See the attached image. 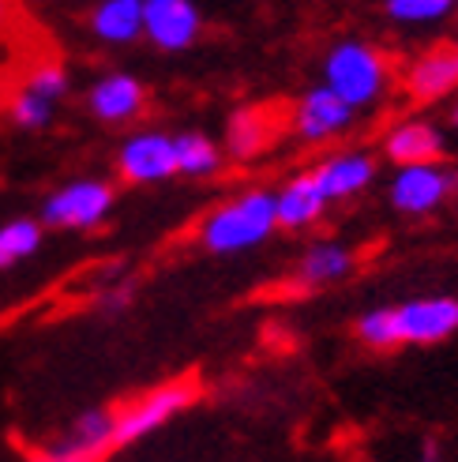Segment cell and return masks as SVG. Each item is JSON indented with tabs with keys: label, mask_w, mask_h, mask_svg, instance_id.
I'll use <instances>...</instances> for the list:
<instances>
[{
	"label": "cell",
	"mask_w": 458,
	"mask_h": 462,
	"mask_svg": "<svg viewBox=\"0 0 458 462\" xmlns=\"http://www.w3.org/2000/svg\"><path fill=\"white\" fill-rule=\"evenodd\" d=\"M279 229V211H274L270 189H248L234 199L218 203L215 211L199 222V245L215 256H237L263 245Z\"/></svg>",
	"instance_id": "6da1fadb"
},
{
	"label": "cell",
	"mask_w": 458,
	"mask_h": 462,
	"mask_svg": "<svg viewBox=\"0 0 458 462\" xmlns=\"http://www.w3.org/2000/svg\"><path fill=\"white\" fill-rule=\"evenodd\" d=\"M387 79H391L387 57L361 38L331 45V53L324 57V87L334 90L350 109L376 106L387 90Z\"/></svg>",
	"instance_id": "7a4b0ae2"
},
{
	"label": "cell",
	"mask_w": 458,
	"mask_h": 462,
	"mask_svg": "<svg viewBox=\"0 0 458 462\" xmlns=\"http://www.w3.org/2000/svg\"><path fill=\"white\" fill-rule=\"evenodd\" d=\"M196 383L192 380H169V383H158L151 391H143L140 399H132L117 410V448L135 444L143 436L158 432L162 425H169L177 413H185L196 402Z\"/></svg>",
	"instance_id": "3957f363"
},
{
	"label": "cell",
	"mask_w": 458,
	"mask_h": 462,
	"mask_svg": "<svg viewBox=\"0 0 458 462\" xmlns=\"http://www.w3.org/2000/svg\"><path fill=\"white\" fill-rule=\"evenodd\" d=\"M113 199H117V192L105 180H68L41 203V222L57 229H95L113 211Z\"/></svg>",
	"instance_id": "277c9868"
},
{
	"label": "cell",
	"mask_w": 458,
	"mask_h": 462,
	"mask_svg": "<svg viewBox=\"0 0 458 462\" xmlns=\"http://www.w3.org/2000/svg\"><path fill=\"white\" fill-rule=\"evenodd\" d=\"M458 192V173L440 166V162H428V166H402L391 177V207L402 215H428L436 207Z\"/></svg>",
	"instance_id": "5b68a950"
},
{
	"label": "cell",
	"mask_w": 458,
	"mask_h": 462,
	"mask_svg": "<svg viewBox=\"0 0 458 462\" xmlns=\"http://www.w3.org/2000/svg\"><path fill=\"white\" fill-rule=\"evenodd\" d=\"M398 346H432L458 331V297H414L395 305Z\"/></svg>",
	"instance_id": "8992f818"
},
{
	"label": "cell",
	"mask_w": 458,
	"mask_h": 462,
	"mask_svg": "<svg viewBox=\"0 0 458 462\" xmlns=\"http://www.w3.org/2000/svg\"><path fill=\"white\" fill-rule=\"evenodd\" d=\"M203 31V15L192 0H143V34L154 50H192Z\"/></svg>",
	"instance_id": "52a82bcc"
},
{
	"label": "cell",
	"mask_w": 458,
	"mask_h": 462,
	"mask_svg": "<svg viewBox=\"0 0 458 462\" xmlns=\"http://www.w3.org/2000/svg\"><path fill=\"white\" fill-rule=\"evenodd\" d=\"M117 170L128 184H158L177 177V147L166 132H135L117 151Z\"/></svg>",
	"instance_id": "ba28073f"
},
{
	"label": "cell",
	"mask_w": 458,
	"mask_h": 462,
	"mask_svg": "<svg viewBox=\"0 0 458 462\" xmlns=\"http://www.w3.org/2000/svg\"><path fill=\"white\" fill-rule=\"evenodd\" d=\"M353 113L357 109H350L334 95V90L312 87V90L301 95V102L293 106L289 125H293V135L301 143H327V140H334V135H342L353 125Z\"/></svg>",
	"instance_id": "9c48e42d"
},
{
	"label": "cell",
	"mask_w": 458,
	"mask_h": 462,
	"mask_svg": "<svg viewBox=\"0 0 458 462\" xmlns=\"http://www.w3.org/2000/svg\"><path fill=\"white\" fill-rule=\"evenodd\" d=\"M87 106L102 125H128V121H135L143 113L147 90L135 76L113 72V76H102L95 87H90Z\"/></svg>",
	"instance_id": "30bf717a"
},
{
	"label": "cell",
	"mask_w": 458,
	"mask_h": 462,
	"mask_svg": "<svg viewBox=\"0 0 458 462\" xmlns=\"http://www.w3.org/2000/svg\"><path fill=\"white\" fill-rule=\"evenodd\" d=\"M308 173L316 180V189L327 196V203H334V199H350V196L369 189L372 177H376V162L361 151H342V154L324 158Z\"/></svg>",
	"instance_id": "8fae6325"
},
{
	"label": "cell",
	"mask_w": 458,
	"mask_h": 462,
	"mask_svg": "<svg viewBox=\"0 0 458 462\" xmlns=\"http://www.w3.org/2000/svg\"><path fill=\"white\" fill-rule=\"evenodd\" d=\"M406 90L417 102H440L451 90H458V57L451 45L425 50L414 64L406 68Z\"/></svg>",
	"instance_id": "7c38bea8"
},
{
	"label": "cell",
	"mask_w": 458,
	"mask_h": 462,
	"mask_svg": "<svg viewBox=\"0 0 458 462\" xmlns=\"http://www.w3.org/2000/svg\"><path fill=\"white\" fill-rule=\"evenodd\" d=\"M383 154L402 166H428L444 154V132L432 121H402L387 132Z\"/></svg>",
	"instance_id": "4fadbf2b"
},
{
	"label": "cell",
	"mask_w": 458,
	"mask_h": 462,
	"mask_svg": "<svg viewBox=\"0 0 458 462\" xmlns=\"http://www.w3.org/2000/svg\"><path fill=\"white\" fill-rule=\"evenodd\" d=\"M327 196L316 189L312 173H297L289 177L279 192H274V211H279L282 229H308L327 215Z\"/></svg>",
	"instance_id": "5bb4252c"
},
{
	"label": "cell",
	"mask_w": 458,
	"mask_h": 462,
	"mask_svg": "<svg viewBox=\"0 0 458 462\" xmlns=\"http://www.w3.org/2000/svg\"><path fill=\"white\" fill-rule=\"evenodd\" d=\"M350 271H353V248H346L342 241H319L297 260L293 282L301 290H319V286H331L338 279H346Z\"/></svg>",
	"instance_id": "9a60e30c"
},
{
	"label": "cell",
	"mask_w": 458,
	"mask_h": 462,
	"mask_svg": "<svg viewBox=\"0 0 458 462\" xmlns=\"http://www.w3.org/2000/svg\"><path fill=\"white\" fill-rule=\"evenodd\" d=\"M279 125H274V113L267 106H248L237 109L225 125V151L234 158H256L270 140Z\"/></svg>",
	"instance_id": "2e32d148"
},
{
	"label": "cell",
	"mask_w": 458,
	"mask_h": 462,
	"mask_svg": "<svg viewBox=\"0 0 458 462\" xmlns=\"http://www.w3.org/2000/svg\"><path fill=\"white\" fill-rule=\"evenodd\" d=\"M60 444L76 448L90 458H105L113 448H117V410H87L68 425L60 436Z\"/></svg>",
	"instance_id": "e0dca14e"
},
{
	"label": "cell",
	"mask_w": 458,
	"mask_h": 462,
	"mask_svg": "<svg viewBox=\"0 0 458 462\" xmlns=\"http://www.w3.org/2000/svg\"><path fill=\"white\" fill-rule=\"evenodd\" d=\"M90 31L105 45H128L143 34V0H102L90 12Z\"/></svg>",
	"instance_id": "ac0fdd59"
},
{
	"label": "cell",
	"mask_w": 458,
	"mask_h": 462,
	"mask_svg": "<svg viewBox=\"0 0 458 462\" xmlns=\"http://www.w3.org/2000/svg\"><path fill=\"white\" fill-rule=\"evenodd\" d=\"M173 147H177V173H185V177H215L222 170V151L203 132L173 135Z\"/></svg>",
	"instance_id": "d6986e66"
},
{
	"label": "cell",
	"mask_w": 458,
	"mask_h": 462,
	"mask_svg": "<svg viewBox=\"0 0 458 462\" xmlns=\"http://www.w3.org/2000/svg\"><path fill=\"white\" fill-rule=\"evenodd\" d=\"M41 245V222L34 218H12L0 226V271H8L23 260H31Z\"/></svg>",
	"instance_id": "ffe728a7"
},
{
	"label": "cell",
	"mask_w": 458,
	"mask_h": 462,
	"mask_svg": "<svg viewBox=\"0 0 458 462\" xmlns=\"http://www.w3.org/2000/svg\"><path fill=\"white\" fill-rule=\"evenodd\" d=\"M353 331L364 346H372V350H395L398 346V328H395V305L387 309H369L361 312Z\"/></svg>",
	"instance_id": "44dd1931"
},
{
	"label": "cell",
	"mask_w": 458,
	"mask_h": 462,
	"mask_svg": "<svg viewBox=\"0 0 458 462\" xmlns=\"http://www.w3.org/2000/svg\"><path fill=\"white\" fill-rule=\"evenodd\" d=\"M23 90H31V95H38V98H45L50 106H57L68 95V72H64V64H57V60L34 64L31 72H27V83H23Z\"/></svg>",
	"instance_id": "7402d4cb"
},
{
	"label": "cell",
	"mask_w": 458,
	"mask_h": 462,
	"mask_svg": "<svg viewBox=\"0 0 458 462\" xmlns=\"http://www.w3.org/2000/svg\"><path fill=\"white\" fill-rule=\"evenodd\" d=\"M8 113H12V121L19 128H27V132H38V128H45V125L53 121V106L45 102V98H38V95H31V90H23V87L12 95Z\"/></svg>",
	"instance_id": "603a6c76"
},
{
	"label": "cell",
	"mask_w": 458,
	"mask_h": 462,
	"mask_svg": "<svg viewBox=\"0 0 458 462\" xmlns=\"http://www.w3.org/2000/svg\"><path fill=\"white\" fill-rule=\"evenodd\" d=\"M383 8L398 23H436L454 12L451 0H387Z\"/></svg>",
	"instance_id": "cb8c5ba5"
},
{
	"label": "cell",
	"mask_w": 458,
	"mask_h": 462,
	"mask_svg": "<svg viewBox=\"0 0 458 462\" xmlns=\"http://www.w3.org/2000/svg\"><path fill=\"white\" fill-rule=\"evenodd\" d=\"M27 462H102V458H90V455L68 448L60 440H50V444H41V448H31Z\"/></svg>",
	"instance_id": "d4e9b609"
},
{
	"label": "cell",
	"mask_w": 458,
	"mask_h": 462,
	"mask_svg": "<svg viewBox=\"0 0 458 462\" xmlns=\"http://www.w3.org/2000/svg\"><path fill=\"white\" fill-rule=\"evenodd\" d=\"M128 297H132V290H113V293H105V297H102V305L117 312V309H124V305H128Z\"/></svg>",
	"instance_id": "484cf974"
},
{
	"label": "cell",
	"mask_w": 458,
	"mask_h": 462,
	"mask_svg": "<svg viewBox=\"0 0 458 462\" xmlns=\"http://www.w3.org/2000/svg\"><path fill=\"white\" fill-rule=\"evenodd\" d=\"M8 19H12V15H8V8H5V5H0V34H5V27H8Z\"/></svg>",
	"instance_id": "4316f807"
},
{
	"label": "cell",
	"mask_w": 458,
	"mask_h": 462,
	"mask_svg": "<svg viewBox=\"0 0 458 462\" xmlns=\"http://www.w3.org/2000/svg\"><path fill=\"white\" fill-rule=\"evenodd\" d=\"M451 125H454V128H458V102H454V106H451Z\"/></svg>",
	"instance_id": "83f0119b"
},
{
	"label": "cell",
	"mask_w": 458,
	"mask_h": 462,
	"mask_svg": "<svg viewBox=\"0 0 458 462\" xmlns=\"http://www.w3.org/2000/svg\"><path fill=\"white\" fill-rule=\"evenodd\" d=\"M451 50H454V57H458V38H454V42H451Z\"/></svg>",
	"instance_id": "f1b7e54d"
}]
</instances>
